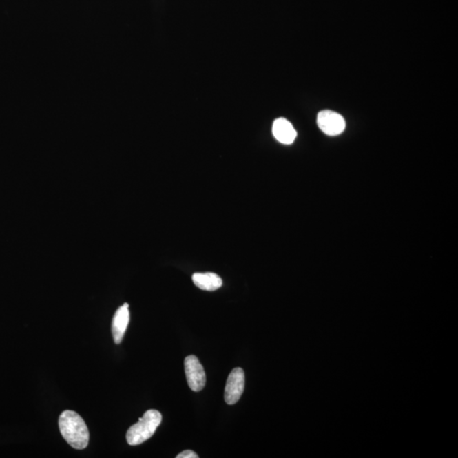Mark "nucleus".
Wrapping results in <instances>:
<instances>
[{
	"mask_svg": "<svg viewBox=\"0 0 458 458\" xmlns=\"http://www.w3.org/2000/svg\"><path fill=\"white\" fill-rule=\"evenodd\" d=\"M128 307L129 306L127 303L124 304L123 306L116 310L114 318H113L112 329L113 338H114L116 344L122 342L127 325L129 324L130 313Z\"/></svg>",
	"mask_w": 458,
	"mask_h": 458,
	"instance_id": "nucleus-6",
	"label": "nucleus"
},
{
	"mask_svg": "<svg viewBox=\"0 0 458 458\" xmlns=\"http://www.w3.org/2000/svg\"><path fill=\"white\" fill-rule=\"evenodd\" d=\"M245 377L244 370L236 368L230 373L225 391L227 404L234 405L240 401L244 390Z\"/></svg>",
	"mask_w": 458,
	"mask_h": 458,
	"instance_id": "nucleus-5",
	"label": "nucleus"
},
{
	"mask_svg": "<svg viewBox=\"0 0 458 458\" xmlns=\"http://www.w3.org/2000/svg\"><path fill=\"white\" fill-rule=\"evenodd\" d=\"M163 420V416L156 410H149L144 414L138 422L129 428L127 432V441L130 446L142 444L153 435L159 427Z\"/></svg>",
	"mask_w": 458,
	"mask_h": 458,
	"instance_id": "nucleus-2",
	"label": "nucleus"
},
{
	"mask_svg": "<svg viewBox=\"0 0 458 458\" xmlns=\"http://www.w3.org/2000/svg\"><path fill=\"white\" fill-rule=\"evenodd\" d=\"M177 458H198L199 456L195 452H193L191 450H186L185 452H183L180 454H178Z\"/></svg>",
	"mask_w": 458,
	"mask_h": 458,
	"instance_id": "nucleus-9",
	"label": "nucleus"
},
{
	"mask_svg": "<svg viewBox=\"0 0 458 458\" xmlns=\"http://www.w3.org/2000/svg\"><path fill=\"white\" fill-rule=\"evenodd\" d=\"M59 427L62 436L72 448H86L90 441V431L83 417L76 412L67 410L61 414Z\"/></svg>",
	"mask_w": 458,
	"mask_h": 458,
	"instance_id": "nucleus-1",
	"label": "nucleus"
},
{
	"mask_svg": "<svg viewBox=\"0 0 458 458\" xmlns=\"http://www.w3.org/2000/svg\"><path fill=\"white\" fill-rule=\"evenodd\" d=\"M185 369L190 389L199 392L206 386L207 376L203 366L196 355H189L185 360Z\"/></svg>",
	"mask_w": 458,
	"mask_h": 458,
	"instance_id": "nucleus-3",
	"label": "nucleus"
},
{
	"mask_svg": "<svg viewBox=\"0 0 458 458\" xmlns=\"http://www.w3.org/2000/svg\"><path fill=\"white\" fill-rule=\"evenodd\" d=\"M273 134L274 138L284 145H291L298 136L294 127L285 118H278L274 121Z\"/></svg>",
	"mask_w": 458,
	"mask_h": 458,
	"instance_id": "nucleus-7",
	"label": "nucleus"
},
{
	"mask_svg": "<svg viewBox=\"0 0 458 458\" xmlns=\"http://www.w3.org/2000/svg\"><path fill=\"white\" fill-rule=\"evenodd\" d=\"M192 280L196 287L206 291H215L222 287V280L214 273H196Z\"/></svg>",
	"mask_w": 458,
	"mask_h": 458,
	"instance_id": "nucleus-8",
	"label": "nucleus"
},
{
	"mask_svg": "<svg viewBox=\"0 0 458 458\" xmlns=\"http://www.w3.org/2000/svg\"><path fill=\"white\" fill-rule=\"evenodd\" d=\"M317 123L321 131L329 136H337L342 134L346 128L343 116L329 110L318 113Z\"/></svg>",
	"mask_w": 458,
	"mask_h": 458,
	"instance_id": "nucleus-4",
	"label": "nucleus"
}]
</instances>
